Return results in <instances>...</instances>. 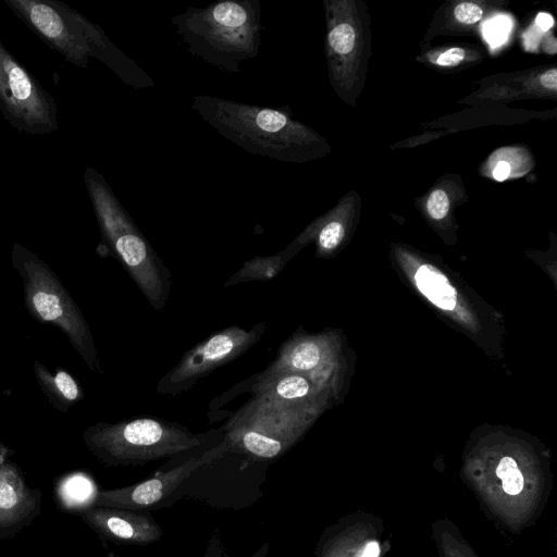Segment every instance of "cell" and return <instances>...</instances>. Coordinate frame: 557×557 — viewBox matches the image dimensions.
I'll use <instances>...</instances> for the list:
<instances>
[{"instance_id": "obj_1", "label": "cell", "mask_w": 557, "mask_h": 557, "mask_svg": "<svg viewBox=\"0 0 557 557\" xmlns=\"http://www.w3.org/2000/svg\"><path fill=\"white\" fill-rule=\"evenodd\" d=\"M190 108L236 146L272 160L304 162L319 141L311 129L292 117L287 106L269 108L196 95Z\"/></svg>"}, {"instance_id": "obj_2", "label": "cell", "mask_w": 557, "mask_h": 557, "mask_svg": "<svg viewBox=\"0 0 557 557\" xmlns=\"http://www.w3.org/2000/svg\"><path fill=\"white\" fill-rule=\"evenodd\" d=\"M15 15L67 62L86 69L90 57L104 63L133 88L153 87V79L121 51L96 24L53 0H5Z\"/></svg>"}, {"instance_id": "obj_3", "label": "cell", "mask_w": 557, "mask_h": 557, "mask_svg": "<svg viewBox=\"0 0 557 557\" xmlns=\"http://www.w3.org/2000/svg\"><path fill=\"white\" fill-rule=\"evenodd\" d=\"M187 51L226 73L258 55L261 45L259 0H222L203 8L188 5L171 17Z\"/></svg>"}, {"instance_id": "obj_4", "label": "cell", "mask_w": 557, "mask_h": 557, "mask_svg": "<svg viewBox=\"0 0 557 557\" xmlns=\"http://www.w3.org/2000/svg\"><path fill=\"white\" fill-rule=\"evenodd\" d=\"M84 182L102 244L124 265L150 305L157 310H162L172 284L170 270L103 176L94 168L87 166Z\"/></svg>"}, {"instance_id": "obj_5", "label": "cell", "mask_w": 557, "mask_h": 557, "mask_svg": "<svg viewBox=\"0 0 557 557\" xmlns=\"http://www.w3.org/2000/svg\"><path fill=\"white\" fill-rule=\"evenodd\" d=\"M89 451L110 467L138 466L183 454L203 443L184 425L157 418L98 422L83 433Z\"/></svg>"}, {"instance_id": "obj_6", "label": "cell", "mask_w": 557, "mask_h": 557, "mask_svg": "<svg viewBox=\"0 0 557 557\" xmlns=\"http://www.w3.org/2000/svg\"><path fill=\"white\" fill-rule=\"evenodd\" d=\"M11 261L23 280L28 313L38 322L49 323L61 330L88 368L100 371L89 325L55 273L35 253L17 243L13 245Z\"/></svg>"}, {"instance_id": "obj_7", "label": "cell", "mask_w": 557, "mask_h": 557, "mask_svg": "<svg viewBox=\"0 0 557 557\" xmlns=\"http://www.w3.org/2000/svg\"><path fill=\"white\" fill-rule=\"evenodd\" d=\"M301 404H268L251 399L227 424L230 451L274 459L285 454L300 433Z\"/></svg>"}, {"instance_id": "obj_8", "label": "cell", "mask_w": 557, "mask_h": 557, "mask_svg": "<svg viewBox=\"0 0 557 557\" xmlns=\"http://www.w3.org/2000/svg\"><path fill=\"white\" fill-rule=\"evenodd\" d=\"M0 111L18 131L46 134L57 129V108L50 96L3 46L0 39Z\"/></svg>"}, {"instance_id": "obj_9", "label": "cell", "mask_w": 557, "mask_h": 557, "mask_svg": "<svg viewBox=\"0 0 557 557\" xmlns=\"http://www.w3.org/2000/svg\"><path fill=\"white\" fill-rule=\"evenodd\" d=\"M264 331L265 324L259 323L249 330L228 326L211 334L183 355L178 363L159 381L157 393L176 396L186 392L215 369L247 351Z\"/></svg>"}, {"instance_id": "obj_10", "label": "cell", "mask_w": 557, "mask_h": 557, "mask_svg": "<svg viewBox=\"0 0 557 557\" xmlns=\"http://www.w3.org/2000/svg\"><path fill=\"white\" fill-rule=\"evenodd\" d=\"M228 451V445L223 441L201 455L194 456L175 468L160 472L143 482L126 487L99 491L94 498L92 507L131 510L151 507L168 497L191 473L214 462Z\"/></svg>"}, {"instance_id": "obj_11", "label": "cell", "mask_w": 557, "mask_h": 557, "mask_svg": "<svg viewBox=\"0 0 557 557\" xmlns=\"http://www.w3.org/2000/svg\"><path fill=\"white\" fill-rule=\"evenodd\" d=\"M13 450L0 443V537L10 539L40 512L41 493L30 488L20 467L10 457Z\"/></svg>"}, {"instance_id": "obj_12", "label": "cell", "mask_w": 557, "mask_h": 557, "mask_svg": "<svg viewBox=\"0 0 557 557\" xmlns=\"http://www.w3.org/2000/svg\"><path fill=\"white\" fill-rule=\"evenodd\" d=\"M79 517L95 532L112 542L146 545L162 536L158 523L149 515L136 510L90 507L81 511Z\"/></svg>"}, {"instance_id": "obj_13", "label": "cell", "mask_w": 557, "mask_h": 557, "mask_svg": "<svg viewBox=\"0 0 557 557\" xmlns=\"http://www.w3.org/2000/svg\"><path fill=\"white\" fill-rule=\"evenodd\" d=\"M309 380L295 373L257 376L252 384V399L268 404H301L310 394Z\"/></svg>"}, {"instance_id": "obj_14", "label": "cell", "mask_w": 557, "mask_h": 557, "mask_svg": "<svg viewBox=\"0 0 557 557\" xmlns=\"http://www.w3.org/2000/svg\"><path fill=\"white\" fill-rule=\"evenodd\" d=\"M34 372L45 396L57 409L67 412L70 407L83 398L79 383L66 370L58 368L51 372L46 366L35 361Z\"/></svg>"}, {"instance_id": "obj_15", "label": "cell", "mask_w": 557, "mask_h": 557, "mask_svg": "<svg viewBox=\"0 0 557 557\" xmlns=\"http://www.w3.org/2000/svg\"><path fill=\"white\" fill-rule=\"evenodd\" d=\"M419 290L435 306L453 310L457 302V292L447 276L431 264H422L414 276Z\"/></svg>"}, {"instance_id": "obj_16", "label": "cell", "mask_w": 557, "mask_h": 557, "mask_svg": "<svg viewBox=\"0 0 557 557\" xmlns=\"http://www.w3.org/2000/svg\"><path fill=\"white\" fill-rule=\"evenodd\" d=\"M295 248L290 245L286 249L275 256L256 257L245 263L243 269L234 275L230 282L234 284L246 280H269L273 277L292 256Z\"/></svg>"}, {"instance_id": "obj_17", "label": "cell", "mask_w": 557, "mask_h": 557, "mask_svg": "<svg viewBox=\"0 0 557 557\" xmlns=\"http://www.w3.org/2000/svg\"><path fill=\"white\" fill-rule=\"evenodd\" d=\"M496 475L502 482L503 491L510 495H519L524 487V478L513 458L503 457L496 468Z\"/></svg>"}, {"instance_id": "obj_18", "label": "cell", "mask_w": 557, "mask_h": 557, "mask_svg": "<svg viewBox=\"0 0 557 557\" xmlns=\"http://www.w3.org/2000/svg\"><path fill=\"white\" fill-rule=\"evenodd\" d=\"M356 41L354 28L347 23H341L330 29L327 42L330 48L338 54L349 53Z\"/></svg>"}, {"instance_id": "obj_19", "label": "cell", "mask_w": 557, "mask_h": 557, "mask_svg": "<svg viewBox=\"0 0 557 557\" xmlns=\"http://www.w3.org/2000/svg\"><path fill=\"white\" fill-rule=\"evenodd\" d=\"M345 235L344 226L338 221L324 224L318 235L319 246L324 250H332L338 246Z\"/></svg>"}, {"instance_id": "obj_20", "label": "cell", "mask_w": 557, "mask_h": 557, "mask_svg": "<svg viewBox=\"0 0 557 557\" xmlns=\"http://www.w3.org/2000/svg\"><path fill=\"white\" fill-rule=\"evenodd\" d=\"M426 209L433 219L441 220L446 216L449 210V200L444 190L432 191L428 199Z\"/></svg>"}, {"instance_id": "obj_21", "label": "cell", "mask_w": 557, "mask_h": 557, "mask_svg": "<svg viewBox=\"0 0 557 557\" xmlns=\"http://www.w3.org/2000/svg\"><path fill=\"white\" fill-rule=\"evenodd\" d=\"M454 14L463 24H474L482 17L483 12L472 2H462L455 8Z\"/></svg>"}, {"instance_id": "obj_22", "label": "cell", "mask_w": 557, "mask_h": 557, "mask_svg": "<svg viewBox=\"0 0 557 557\" xmlns=\"http://www.w3.org/2000/svg\"><path fill=\"white\" fill-rule=\"evenodd\" d=\"M465 58V51L461 48H451L443 52L436 60V63L444 66H454L459 64Z\"/></svg>"}, {"instance_id": "obj_23", "label": "cell", "mask_w": 557, "mask_h": 557, "mask_svg": "<svg viewBox=\"0 0 557 557\" xmlns=\"http://www.w3.org/2000/svg\"><path fill=\"white\" fill-rule=\"evenodd\" d=\"M508 25L502 18L493 21V24L488 26V39L492 42H500L504 40L507 33Z\"/></svg>"}, {"instance_id": "obj_24", "label": "cell", "mask_w": 557, "mask_h": 557, "mask_svg": "<svg viewBox=\"0 0 557 557\" xmlns=\"http://www.w3.org/2000/svg\"><path fill=\"white\" fill-rule=\"evenodd\" d=\"M540 82L543 87L549 89H556L557 87V70L552 69L543 73L540 77Z\"/></svg>"}, {"instance_id": "obj_25", "label": "cell", "mask_w": 557, "mask_h": 557, "mask_svg": "<svg viewBox=\"0 0 557 557\" xmlns=\"http://www.w3.org/2000/svg\"><path fill=\"white\" fill-rule=\"evenodd\" d=\"M510 173V165L508 162L499 161L494 169L493 176L497 181H505Z\"/></svg>"}, {"instance_id": "obj_26", "label": "cell", "mask_w": 557, "mask_h": 557, "mask_svg": "<svg viewBox=\"0 0 557 557\" xmlns=\"http://www.w3.org/2000/svg\"><path fill=\"white\" fill-rule=\"evenodd\" d=\"M536 25L543 30L546 32L552 28L554 25V18L548 13H539L535 18Z\"/></svg>"}, {"instance_id": "obj_27", "label": "cell", "mask_w": 557, "mask_h": 557, "mask_svg": "<svg viewBox=\"0 0 557 557\" xmlns=\"http://www.w3.org/2000/svg\"><path fill=\"white\" fill-rule=\"evenodd\" d=\"M380 546L376 542H370L363 549L361 557H379Z\"/></svg>"}]
</instances>
